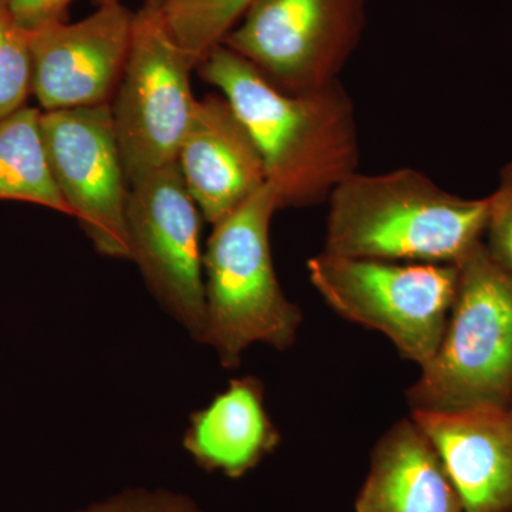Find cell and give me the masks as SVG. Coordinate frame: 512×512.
<instances>
[{"label": "cell", "instance_id": "obj_1", "mask_svg": "<svg viewBox=\"0 0 512 512\" xmlns=\"http://www.w3.org/2000/svg\"><path fill=\"white\" fill-rule=\"evenodd\" d=\"M198 67L247 127L279 208L322 204L359 171L355 104L340 80L311 92H284L225 45Z\"/></svg>", "mask_w": 512, "mask_h": 512}, {"label": "cell", "instance_id": "obj_2", "mask_svg": "<svg viewBox=\"0 0 512 512\" xmlns=\"http://www.w3.org/2000/svg\"><path fill=\"white\" fill-rule=\"evenodd\" d=\"M325 249L348 258L456 265L483 242L488 198L451 194L421 171L350 175L328 198Z\"/></svg>", "mask_w": 512, "mask_h": 512}, {"label": "cell", "instance_id": "obj_3", "mask_svg": "<svg viewBox=\"0 0 512 512\" xmlns=\"http://www.w3.org/2000/svg\"><path fill=\"white\" fill-rule=\"evenodd\" d=\"M278 210V197L265 184L212 225L204 252L205 345L227 369L239 366L245 350L256 343L284 352L301 328V309L286 298L272 261L269 227Z\"/></svg>", "mask_w": 512, "mask_h": 512}, {"label": "cell", "instance_id": "obj_4", "mask_svg": "<svg viewBox=\"0 0 512 512\" xmlns=\"http://www.w3.org/2000/svg\"><path fill=\"white\" fill-rule=\"evenodd\" d=\"M457 266L439 349L407 390L412 412L512 406V274L480 242Z\"/></svg>", "mask_w": 512, "mask_h": 512}, {"label": "cell", "instance_id": "obj_5", "mask_svg": "<svg viewBox=\"0 0 512 512\" xmlns=\"http://www.w3.org/2000/svg\"><path fill=\"white\" fill-rule=\"evenodd\" d=\"M313 288L338 315L382 332L424 366L439 349L457 289V266L348 258L308 261Z\"/></svg>", "mask_w": 512, "mask_h": 512}, {"label": "cell", "instance_id": "obj_6", "mask_svg": "<svg viewBox=\"0 0 512 512\" xmlns=\"http://www.w3.org/2000/svg\"><path fill=\"white\" fill-rule=\"evenodd\" d=\"M195 63L165 25L154 0L134 13L130 49L116 101L114 128L128 181L177 163L194 113L191 72Z\"/></svg>", "mask_w": 512, "mask_h": 512}, {"label": "cell", "instance_id": "obj_7", "mask_svg": "<svg viewBox=\"0 0 512 512\" xmlns=\"http://www.w3.org/2000/svg\"><path fill=\"white\" fill-rule=\"evenodd\" d=\"M369 0H255L224 43L288 93L340 80L365 32Z\"/></svg>", "mask_w": 512, "mask_h": 512}, {"label": "cell", "instance_id": "obj_8", "mask_svg": "<svg viewBox=\"0 0 512 512\" xmlns=\"http://www.w3.org/2000/svg\"><path fill=\"white\" fill-rule=\"evenodd\" d=\"M201 217L177 163L131 184L130 259L161 308L195 342L205 345L208 319Z\"/></svg>", "mask_w": 512, "mask_h": 512}, {"label": "cell", "instance_id": "obj_9", "mask_svg": "<svg viewBox=\"0 0 512 512\" xmlns=\"http://www.w3.org/2000/svg\"><path fill=\"white\" fill-rule=\"evenodd\" d=\"M43 146L72 217L101 255L130 259L127 173L109 104L43 111Z\"/></svg>", "mask_w": 512, "mask_h": 512}, {"label": "cell", "instance_id": "obj_10", "mask_svg": "<svg viewBox=\"0 0 512 512\" xmlns=\"http://www.w3.org/2000/svg\"><path fill=\"white\" fill-rule=\"evenodd\" d=\"M133 19L123 3L113 2L80 22L29 33L32 92L42 109L109 104L126 66Z\"/></svg>", "mask_w": 512, "mask_h": 512}, {"label": "cell", "instance_id": "obj_11", "mask_svg": "<svg viewBox=\"0 0 512 512\" xmlns=\"http://www.w3.org/2000/svg\"><path fill=\"white\" fill-rule=\"evenodd\" d=\"M466 512H512V406L416 410Z\"/></svg>", "mask_w": 512, "mask_h": 512}, {"label": "cell", "instance_id": "obj_12", "mask_svg": "<svg viewBox=\"0 0 512 512\" xmlns=\"http://www.w3.org/2000/svg\"><path fill=\"white\" fill-rule=\"evenodd\" d=\"M177 164L192 200L211 225L237 211L266 184L261 154L224 96L210 94L195 101Z\"/></svg>", "mask_w": 512, "mask_h": 512}, {"label": "cell", "instance_id": "obj_13", "mask_svg": "<svg viewBox=\"0 0 512 512\" xmlns=\"http://www.w3.org/2000/svg\"><path fill=\"white\" fill-rule=\"evenodd\" d=\"M279 443L281 433L266 412L264 384L254 376L231 380L192 413L183 439L198 467L232 480L247 476Z\"/></svg>", "mask_w": 512, "mask_h": 512}, {"label": "cell", "instance_id": "obj_14", "mask_svg": "<svg viewBox=\"0 0 512 512\" xmlns=\"http://www.w3.org/2000/svg\"><path fill=\"white\" fill-rule=\"evenodd\" d=\"M356 512H466L439 454L412 417L377 441Z\"/></svg>", "mask_w": 512, "mask_h": 512}, {"label": "cell", "instance_id": "obj_15", "mask_svg": "<svg viewBox=\"0 0 512 512\" xmlns=\"http://www.w3.org/2000/svg\"><path fill=\"white\" fill-rule=\"evenodd\" d=\"M40 116L25 106L0 119V200L32 202L72 215L50 173Z\"/></svg>", "mask_w": 512, "mask_h": 512}, {"label": "cell", "instance_id": "obj_16", "mask_svg": "<svg viewBox=\"0 0 512 512\" xmlns=\"http://www.w3.org/2000/svg\"><path fill=\"white\" fill-rule=\"evenodd\" d=\"M171 35L198 67L255 0H154Z\"/></svg>", "mask_w": 512, "mask_h": 512}, {"label": "cell", "instance_id": "obj_17", "mask_svg": "<svg viewBox=\"0 0 512 512\" xmlns=\"http://www.w3.org/2000/svg\"><path fill=\"white\" fill-rule=\"evenodd\" d=\"M32 92L30 36L0 0V119L25 107Z\"/></svg>", "mask_w": 512, "mask_h": 512}, {"label": "cell", "instance_id": "obj_18", "mask_svg": "<svg viewBox=\"0 0 512 512\" xmlns=\"http://www.w3.org/2000/svg\"><path fill=\"white\" fill-rule=\"evenodd\" d=\"M76 512H204L190 495L167 488H126Z\"/></svg>", "mask_w": 512, "mask_h": 512}, {"label": "cell", "instance_id": "obj_19", "mask_svg": "<svg viewBox=\"0 0 512 512\" xmlns=\"http://www.w3.org/2000/svg\"><path fill=\"white\" fill-rule=\"evenodd\" d=\"M487 198L484 247L498 265L512 274V163L501 170L498 187Z\"/></svg>", "mask_w": 512, "mask_h": 512}, {"label": "cell", "instance_id": "obj_20", "mask_svg": "<svg viewBox=\"0 0 512 512\" xmlns=\"http://www.w3.org/2000/svg\"><path fill=\"white\" fill-rule=\"evenodd\" d=\"M20 28L28 33L64 22L73 0H8Z\"/></svg>", "mask_w": 512, "mask_h": 512}, {"label": "cell", "instance_id": "obj_21", "mask_svg": "<svg viewBox=\"0 0 512 512\" xmlns=\"http://www.w3.org/2000/svg\"><path fill=\"white\" fill-rule=\"evenodd\" d=\"M120 2V0H97V3L100 5H106V3Z\"/></svg>", "mask_w": 512, "mask_h": 512}]
</instances>
